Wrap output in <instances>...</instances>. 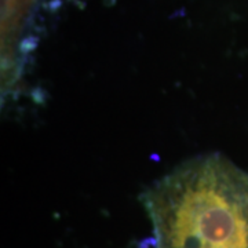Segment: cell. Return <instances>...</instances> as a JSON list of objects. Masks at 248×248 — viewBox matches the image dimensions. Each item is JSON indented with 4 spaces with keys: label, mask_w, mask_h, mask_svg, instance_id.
Wrapping results in <instances>:
<instances>
[{
    "label": "cell",
    "mask_w": 248,
    "mask_h": 248,
    "mask_svg": "<svg viewBox=\"0 0 248 248\" xmlns=\"http://www.w3.org/2000/svg\"><path fill=\"white\" fill-rule=\"evenodd\" d=\"M146 205L160 248H248V172L219 155L160 179Z\"/></svg>",
    "instance_id": "obj_1"
}]
</instances>
